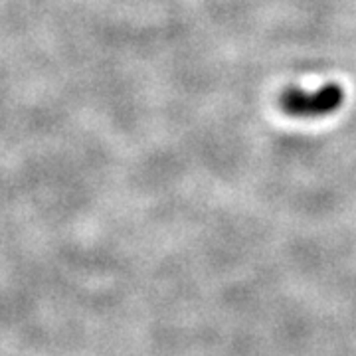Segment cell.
Returning <instances> with one entry per match:
<instances>
[{
	"label": "cell",
	"instance_id": "cell-1",
	"mask_svg": "<svg viewBox=\"0 0 356 356\" xmlns=\"http://www.w3.org/2000/svg\"><path fill=\"white\" fill-rule=\"evenodd\" d=\"M344 102V89L339 83H327L315 93H307L299 88H287L280 95L283 113L301 119H315L334 113Z\"/></svg>",
	"mask_w": 356,
	"mask_h": 356
}]
</instances>
